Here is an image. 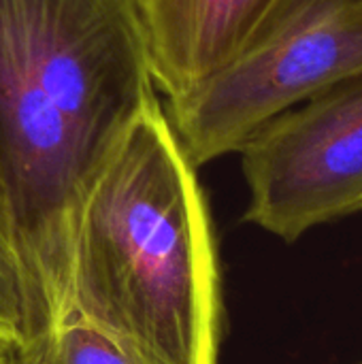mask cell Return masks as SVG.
Segmentation results:
<instances>
[{"instance_id":"5b68a950","label":"cell","mask_w":362,"mask_h":364,"mask_svg":"<svg viewBox=\"0 0 362 364\" xmlns=\"http://www.w3.org/2000/svg\"><path fill=\"white\" fill-rule=\"evenodd\" d=\"M288 0H141L158 94L179 96L230 62Z\"/></svg>"},{"instance_id":"30bf717a","label":"cell","mask_w":362,"mask_h":364,"mask_svg":"<svg viewBox=\"0 0 362 364\" xmlns=\"http://www.w3.org/2000/svg\"><path fill=\"white\" fill-rule=\"evenodd\" d=\"M358 364H362V363H358Z\"/></svg>"},{"instance_id":"277c9868","label":"cell","mask_w":362,"mask_h":364,"mask_svg":"<svg viewBox=\"0 0 362 364\" xmlns=\"http://www.w3.org/2000/svg\"><path fill=\"white\" fill-rule=\"evenodd\" d=\"M237 154L245 222L286 243L362 211V70L277 115Z\"/></svg>"},{"instance_id":"8992f818","label":"cell","mask_w":362,"mask_h":364,"mask_svg":"<svg viewBox=\"0 0 362 364\" xmlns=\"http://www.w3.org/2000/svg\"><path fill=\"white\" fill-rule=\"evenodd\" d=\"M19 358L26 364H154L128 341L73 309L32 354Z\"/></svg>"},{"instance_id":"9c48e42d","label":"cell","mask_w":362,"mask_h":364,"mask_svg":"<svg viewBox=\"0 0 362 364\" xmlns=\"http://www.w3.org/2000/svg\"><path fill=\"white\" fill-rule=\"evenodd\" d=\"M15 364H26L21 358H19V354H17V360H15Z\"/></svg>"},{"instance_id":"3957f363","label":"cell","mask_w":362,"mask_h":364,"mask_svg":"<svg viewBox=\"0 0 362 364\" xmlns=\"http://www.w3.org/2000/svg\"><path fill=\"white\" fill-rule=\"evenodd\" d=\"M361 70L362 0H288L230 62L166 98L164 111L198 168Z\"/></svg>"},{"instance_id":"6da1fadb","label":"cell","mask_w":362,"mask_h":364,"mask_svg":"<svg viewBox=\"0 0 362 364\" xmlns=\"http://www.w3.org/2000/svg\"><path fill=\"white\" fill-rule=\"evenodd\" d=\"M158 98L141 0H0V205L32 354L70 311L79 222Z\"/></svg>"},{"instance_id":"7a4b0ae2","label":"cell","mask_w":362,"mask_h":364,"mask_svg":"<svg viewBox=\"0 0 362 364\" xmlns=\"http://www.w3.org/2000/svg\"><path fill=\"white\" fill-rule=\"evenodd\" d=\"M70 309L154 364H218L222 290L211 218L160 98L83 207Z\"/></svg>"},{"instance_id":"ba28073f","label":"cell","mask_w":362,"mask_h":364,"mask_svg":"<svg viewBox=\"0 0 362 364\" xmlns=\"http://www.w3.org/2000/svg\"><path fill=\"white\" fill-rule=\"evenodd\" d=\"M17 354H19V350L11 341L0 337V364H15Z\"/></svg>"},{"instance_id":"52a82bcc","label":"cell","mask_w":362,"mask_h":364,"mask_svg":"<svg viewBox=\"0 0 362 364\" xmlns=\"http://www.w3.org/2000/svg\"><path fill=\"white\" fill-rule=\"evenodd\" d=\"M0 337L17 350L26 343V290L9 222L0 205Z\"/></svg>"}]
</instances>
